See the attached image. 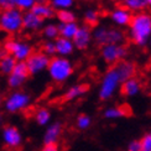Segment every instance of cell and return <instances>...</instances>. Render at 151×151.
Here are the masks:
<instances>
[{
    "label": "cell",
    "instance_id": "obj_1",
    "mask_svg": "<svg viewBox=\"0 0 151 151\" xmlns=\"http://www.w3.org/2000/svg\"><path fill=\"white\" fill-rule=\"evenodd\" d=\"M128 27L131 42L139 47L146 46L151 37V14L146 11L136 12Z\"/></svg>",
    "mask_w": 151,
    "mask_h": 151
},
{
    "label": "cell",
    "instance_id": "obj_2",
    "mask_svg": "<svg viewBox=\"0 0 151 151\" xmlns=\"http://www.w3.org/2000/svg\"><path fill=\"white\" fill-rule=\"evenodd\" d=\"M47 73L55 83H65L74 73V65L68 57L53 56L50 58Z\"/></svg>",
    "mask_w": 151,
    "mask_h": 151
},
{
    "label": "cell",
    "instance_id": "obj_3",
    "mask_svg": "<svg viewBox=\"0 0 151 151\" xmlns=\"http://www.w3.org/2000/svg\"><path fill=\"white\" fill-rule=\"evenodd\" d=\"M93 40L100 47L105 45H120L125 41V34L118 27L100 25L93 30Z\"/></svg>",
    "mask_w": 151,
    "mask_h": 151
},
{
    "label": "cell",
    "instance_id": "obj_4",
    "mask_svg": "<svg viewBox=\"0 0 151 151\" xmlns=\"http://www.w3.org/2000/svg\"><path fill=\"white\" fill-rule=\"evenodd\" d=\"M22 14L16 8L1 10L0 16V31L3 34L16 35L22 30Z\"/></svg>",
    "mask_w": 151,
    "mask_h": 151
},
{
    "label": "cell",
    "instance_id": "obj_5",
    "mask_svg": "<svg viewBox=\"0 0 151 151\" xmlns=\"http://www.w3.org/2000/svg\"><path fill=\"white\" fill-rule=\"evenodd\" d=\"M30 105H31V96L27 92L21 89L12 91L4 98L3 102L5 111L10 113V114H16V113L26 110Z\"/></svg>",
    "mask_w": 151,
    "mask_h": 151
},
{
    "label": "cell",
    "instance_id": "obj_6",
    "mask_svg": "<svg viewBox=\"0 0 151 151\" xmlns=\"http://www.w3.org/2000/svg\"><path fill=\"white\" fill-rule=\"evenodd\" d=\"M122 81L119 78V76L116 71L114 70V67H111L110 70H108L104 74L102 82L99 86L98 91V97L100 100H109L115 96V93L120 88Z\"/></svg>",
    "mask_w": 151,
    "mask_h": 151
},
{
    "label": "cell",
    "instance_id": "obj_7",
    "mask_svg": "<svg viewBox=\"0 0 151 151\" xmlns=\"http://www.w3.org/2000/svg\"><path fill=\"white\" fill-rule=\"evenodd\" d=\"M4 48L6 50L8 55L14 57L16 62H25L31 53L34 52V47L30 42L17 39H8L4 41Z\"/></svg>",
    "mask_w": 151,
    "mask_h": 151
},
{
    "label": "cell",
    "instance_id": "obj_8",
    "mask_svg": "<svg viewBox=\"0 0 151 151\" xmlns=\"http://www.w3.org/2000/svg\"><path fill=\"white\" fill-rule=\"evenodd\" d=\"M100 56L106 65H116L128 56V48L120 45H105L100 48Z\"/></svg>",
    "mask_w": 151,
    "mask_h": 151
},
{
    "label": "cell",
    "instance_id": "obj_9",
    "mask_svg": "<svg viewBox=\"0 0 151 151\" xmlns=\"http://www.w3.org/2000/svg\"><path fill=\"white\" fill-rule=\"evenodd\" d=\"M48 63H50V57L45 53H42L41 51H34L30 57L25 61V65L27 67L30 76H37L47 71Z\"/></svg>",
    "mask_w": 151,
    "mask_h": 151
},
{
    "label": "cell",
    "instance_id": "obj_10",
    "mask_svg": "<svg viewBox=\"0 0 151 151\" xmlns=\"http://www.w3.org/2000/svg\"><path fill=\"white\" fill-rule=\"evenodd\" d=\"M30 74L27 71V67L25 65V62H17L16 66L14 67L12 72L8 76V87L12 91H17L26 83V81L29 79Z\"/></svg>",
    "mask_w": 151,
    "mask_h": 151
},
{
    "label": "cell",
    "instance_id": "obj_11",
    "mask_svg": "<svg viewBox=\"0 0 151 151\" xmlns=\"http://www.w3.org/2000/svg\"><path fill=\"white\" fill-rule=\"evenodd\" d=\"M1 139L8 149L16 150L22 144V134L15 125H5L1 131Z\"/></svg>",
    "mask_w": 151,
    "mask_h": 151
},
{
    "label": "cell",
    "instance_id": "obj_12",
    "mask_svg": "<svg viewBox=\"0 0 151 151\" xmlns=\"http://www.w3.org/2000/svg\"><path fill=\"white\" fill-rule=\"evenodd\" d=\"M93 41V30L92 27L87 26V25H79V27L76 32L74 37L72 39L73 46L76 50L79 51H84L91 46Z\"/></svg>",
    "mask_w": 151,
    "mask_h": 151
},
{
    "label": "cell",
    "instance_id": "obj_13",
    "mask_svg": "<svg viewBox=\"0 0 151 151\" xmlns=\"http://www.w3.org/2000/svg\"><path fill=\"white\" fill-rule=\"evenodd\" d=\"M109 17H110L111 22L114 24L118 29L125 27V26H129L131 17H133V12H130L129 10L123 8V6H116V8L111 10Z\"/></svg>",
    "mask_w": 151,
    "mask_h": 151
},
{
    "label": "cell",
    "instance_id": "obj_14",
    "mask_svg": "<svg viewBox=\"0 0 151 151\" xmlns=\"http://www.w3.org/2000/svg\"><path fill=\"white\" fill-rule=\"evenodd\" d=\"M45 21L36 16L34 12L26 11L22 14V29L29 31V32H37V31L42 30Z\"/></svg>",
    "mask_w": 151,
    "mask_h": 151
},
{
    "label": "cell",
    "instance_id": "obj_15",
    "mask_svg": "<svg viewBox=\"0 0 151 151\" xmlns=\"http://www.w3.org/2000/svg\"><path fill=\"white\" fill-rule=\"evenodd\" d=\"M63 133V125L60 122H55L47 125L43 134V144H57Z\"/></svg>",
    "mask_w": 151,
    "mask_h": 151
},
{
    "label": "cell",
    "instance_id": "obj_16",
    "mask_svg": "<svg viewBox=\"0 0 151 151\" xmlns=\"http://www.w3.org/2000/svg\"><path fill=\"white\" fill-rule=\"evenodd\" d=\"M114 70L116 71L119 78H120L122 83H123L124 81L135 77L136 66H135V63H133L131 61L123 60V61H120L119 63H116V65L114 66Z\"/></svg>",
    "mask_w": 151,
    "mask_h": 151
},
{
    "label": "cell",
    "instance_id": "obj_17",
    "mask_svg": "<svg viewBox=\"0 0 151 151\" xmlns=\"http://www.w3.org/2000/svg\"><path fill=\"white\" fill-rule=\"evenodd\" d=\"M141 82L133 77V78H129L127 81H124L123 83L120 84V93L123 94L124 97H128V98H133L136 97L137 94H140L141 92Z\"/></svg>",
    "mask_w": 151,
    "mask_h": 151
},
{
    "label": "cell",
    "instance_id": "obj_18",
    "mask_svg": "<svg viewBox=\"0 0 151 151\" xmlns=\"http://www.w3.org/2000/svg\"><path fill=\"white\" fill-rule=\"evenodd\" d=\"M55 47H56V56H60V57H68L76 50L72 40L63 39V37L60 36L55 40Z\"/></svg>",
    "mask_w": 151,
    "mask_h": 151
},
{
    "label": "cell",
    "instance_id": "obj_19",
    "mask_svg": "<svg viewBox=\"0 0 151 151\" xmlns=\"http://www.w3.org/2000/svg\"><path fill=\"white\" fill-rule=\"evenodd\" d=\"M31 12H34L36 16H39L40 19L45 20H51L56 15V10L52 8L51 5L48 4V1L46 3H36L34 5V8L31 9Z\"/></svg>",
    "mask_w": 151,
    "mask_h": 151
},
{
    "label": "cell",
    "instance_id": "obj_20",
    "mask_svg": "<svg viewBox=\"0 0 151 151\" xmlns=\"http://www.w3.org/2000/svg\"><path fill=\"white\" fill-rule=\"evenodd\" d=\"M88 89H89V88H88V86L84 84V83L73 84L66 91L65 96H63V99L66 100V102H73V100L83 97L84 94L88 92Z\"/></svg>",
    "mask_w": 151,
    "mask_h": 151
},
{
    "label": "cell",
    "instance_id": "obj_21",
    "mask_svg": "<svg viewBox=\"0 0 151 151\" xmlns=\"http://www.w3.org/2000/svg\"><path fill=\"white\" fill-rule=\"evenodd\" d=\"M129 109L127 106H123V105H113L106 108L103 113V115L105 119L108 120H118V119H122L129 115Z\"/></svg>",
    "mask_w": 151,
    "mask_h": 151
},
{
    "label": "cell",
    "instance_id": "obj_22",
    "mask_svg": "<svg viewBox=\"0 0 151 151\" xmlns=\"http://www.w3.org/2000/svg\"><path fill=\"white\" fill-rule=\"evenodd\" d=\"M57 27H58V35L60 37H63V39H68V40H72L77 30L79 27V25L76 22H70V24H57Z\"/></svg>",
    "mask_w": 151,
    "mask_h": 151
},
{
    "label": "cell",
    "instance_id": "obj_23",
    "mask_svg": "<svg viewBox=\"0 0 151 151\" xmlns=\"http://www.w3.org/2000/svg\"><path fill=\"white\" fill-rule=\"evenodd\" d=\"M123 8L129 10L130 12H141L147 8L146 0H120Z\"/></svg>",
    "mask_w": 151,
    "mask_h": 151
},
{
    "label": "cell",
    "instance_id": "obj_24",
    "mask_svg": "<svg viewBox=\"0 0 151 151\" xmlns=\"http://www.w3.org/2000/svg\"><path fill=\"white\" fill-rule=\"evenodd\" d=\"M51 118H52V114H51V111H50V109L43 108V106L36 109L35 114H34V119H35L36 124H39L40 127H46V125H48L51 123Z\"/></svg>",
    "mask_w": 151,
    "mask_h": 151
},
{
    "label": "cell",
    "instance_id": "obj_25",
    "mask_svg": "<svg viewBox=\"0 0 151 151\" xmlns=\"http://www.w3.org/2000/svg\"><path fill=\"white\" fill-rule=\"evenodd\" d=\"M16 63L17 62L15 61L14 57H11L10 55H6L3 60H0V74H4L8 77V76L12 72Z\"/></svg>",
    "mask_w": 151,
    "mask_h": 151
},
{
    "label": "cell",
    "instance_id": "obj_26",
    "mask_svg": "<svg viewBox=\"0 0 151 151\" xmlns=\"http://www.w3.org/2000/svg\"><path fill=\"white\" fill-rule=\"evenodd\" d=\"M41 31H42L43 37H45L46 40H48V41H55L60 36L58 35L57 24H53V22H48L46 25H43V27H42Z\"/></svg>",
    "mask_w": 151,
    "mask_h": 151
},
{
    "label": "cell",
    "instance_id": "obj_27",
    "mask_svg": "<svg viewBox=\"0 0 151 151\" xmlns=\"http://www.w3.org/2000/svg\"><path fill=\"white\" fill-rule=\"evenodd\" d=\"M99 17H100V15L96 9H87L83 15L84 25H87V26H89V27L97 26L99 22Z\"/></svg>",
    "mask_w": 151,
    "mask_h": 151
},
{
    "label": "cell",
    "instance_id": "obj_28",
    "mask_svg": "<svg viewBox=\"0 0 151 151\" xmlns=\"http://www.w3.org/2000/svg\"><path fill=\"white\" fill-rule=\"evenodd\" d=\"M55 17L58 20L60 24H70V22H76L77 16H76L74 11L70 10H58L56 11Z\"/></svg>",
    "mask_w": 151,
    "mask_h": 151
},
{
    "label": "cell",
    "instance_id": "obj_29",
    "mask_svg": "<svg viewBox=\"0 0 151 151\" xmlns=\"http://www.w3.org/2000/svg\"><path fill=\"white\" fill-rule=\"evenodd\" d=\"M76 0H48V4L52 8L58 11V10H70L74 5Z\"/></svg>",
    "mask_w": 151,
    "mask_h": 151
},
{
    "label": "cell",
    "instance_id": "obj_30",
    "mask_svg": "<svg viewBox=\"0 0 151 151\" xmlns=\"http://www.w3.org/2000/svg\"><path fill=\"white\" fill-rule=\"evenodd\" d=\"M92 125V118L88 114H79L76 119V127H77L79 130H87L89 129Z\"/></svg>",
    "mask_w": 151,
    "mask_h": 151
},
{
    "label": "cell",
    "instance_id": "obj_31",
    "mask_svg": "<svg viewBox=\"0 0 151 151\" xmlns=\"http://www.w3.org/2000/svg\"><path fill=\"white\" fill-rule=\"evenodd\" d=\"M36 4V0H15V8L22 12L31 11Z\"/></svg>",
    "mask_w": 151,
    "mask_h": 151
},
{
    "label": "cell",
    "instance_id": "obj_32",
    "mask_svg": "<svg viewBox=\"0 0 151 151\" xmlns=\"http://www.w3.org/2000/svg\"><path fill=\"white\" fill-rule=\"evenodd\" d=\"M40 51L42 53H45L46 56H48L50 58L56 56V47H55V41H48L46 40L45 42L41 45V50Z\"/></svg>",
    "mask_w": 151,
    "mask_h": 151
},
{
    "label": "cell",
    "instance_id": "obj_33",
    "mask_svg": "<svg viewBox=\"0 0 151 151\" xmlns=\"http://www.w3.org/2000/svg\"><path fill=\"white\" fill-rule=\"evenodd\" d=\"M140 144L142 146V151H151V131L146 133L141 137Z\"/></svg>",
    "mask_w": 151,
    "mask_h": 151
},
{
    "label": "cell",
    "instance_id": "obj_34",
    "mask_svg": "<svg viewBox=\"0 0 151 151\" xmlns=\"http://www.w3.org/2000/svg\"><path fill=\"white\" fill-rule=\"evenodd\" d=\"M125 151H142V146L140 144V140H133L129 142Z\"/></svg>",
    "mask_w": 151,
    "mask_h": 151
},
{
    "label": "cell",
    "instance_id": "obj_35",
    "mask_svg": "<svg viewBox=\"0 0 151 151\" xmlns=\"http://www.w3.org/2000/svg\"><path fill=\"white\" fill-rule=\"evenodd\" d=\"M15 8V0H0V9L6 10Z\"/></svg>",
    "mask_w": 151,
    "mask_h": 151
},
{
    "label": "cell",
    "instance_id": "obj_36",
    "mask_svg": "<svg viewBox=\"0 0 151 151\" xmlns=\"http://www.w3.org/2000/svg\"><path fill=\"white\" fill-rule=\"evenodd\" d=\"M41 151H60L57 144H43Z\"/></svg>",
    "mask_w": 151,
    "mask_h": 151
},
{
    "label": "cell",
    "instance_id": "obj_37",
    "mask_svg": "<svg viewBox=\"0 0 151 151\" xmlns=\"http://www.w3.org/2000/svg\"><path fill=\"white\" fill-rule=\"evenodd\" d=\"M6 55H8V52H6V50L4 48V46H0V60H3Z\"/></svg>",
    "mask_w": 151,
    "mask_h": 151
},
{
    "label": "cell",
    "instance_id": "obj_38",
    "mask_svg": "<svg viewBox=\"0 0 151 151\" xmlns=\"http://www.w3.org/2000/svg\"><path fill=\"white\" fill-rule=\"evenodd\" d=\"M3 125H4V115L0 113V128H3Z\"/></svg>",
    "mask_w": 151,
    "mask_h": 151
},
{
    "label": "cell",
    "instance_id": "obj_39",
    "mask_svg": "<svg viewBox=\"0 0 151 151\" xmlns=\"http://www.w3.org/2000/svg\"><path fill=\"white\" fill-rule=\"evenodd\" d=\"M3 102H4V98H3V96H1V93H0V106L3 105Z\"/></svg>",
    "mask_w": 151,
    "mask_h": 151
},
{
    "label": "cell",
    "instance_id": "obj_40",
    "mask_svg": "<svg viewBox=\"0 0 151 151\" xmlns=\"http://www.w3.org/2000/svg\"><path fill=\"white\" fill-rule=\"evenodd\" d=\"M48 0H36V3H46Z\"/></svg>",
    "mask_w": 151,
    "mask_h": 151
},
{
    "label": "cell",
    "instance_id": "obj_41",
    "mask_svg": "<svg viewBox=\"0 0 151 151\" xmlns=\"http://www.w3.org/2000/svg\"><path fill=\"white\" fill-rule=\"evenodd\" d=\"M146 3H147V6L151 9V0H146Z\"/></svg>",
    "mask_w": 151,
    "mask_h": 151
},
{
    "label": "cell",
    "instance_id": "obj_42",
    "mask_svg": "<svg viewBox=\"0 0 151 151\" xmlns=\"http://www.w3.org/2000/svg\"><path fill=\"white\" fill-rule=\"evenodd\" d=\"M1 39H3V32L0 31V41H1Z\"/></svg>",
    "mask_w": 151,
    "mask_h": 151
},
{
    "label": "cell",
    "instance_id": "obj_43",
    "mask_svg": "<svg viewBox=\"0 0 151 151\" xmlns=\"http://www.w3.org/2000/svg\"><path fill=\"white\" fill-rule=\"evenodd\" d=\"M147 45H150V47H151V37H150V40H149V43Z\"/></svg>",
    "mask_w": 151,
    "mask_h": 151
},
{
    "label": "cell",
    "instance_id": "obj_44",
    "mask_svg": "<svg viewBox=\"0 0 151 151\" xmlns=\"http://www.w3.org/2000/svg\"><path fill=\"white\" fill-rule=\"evenodd\" d=\"M0 16H1V9H0Z\"/></svg>",
    "mask_w": 151,
    "mask_h": 151
}]
</instances>
